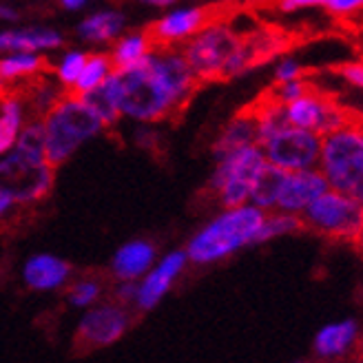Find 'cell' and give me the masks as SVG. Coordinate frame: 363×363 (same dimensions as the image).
Returning a JSON list of instances; mask_svg holds the SVG:
<instances>
[{
	"label": "cell",
	"instance_id": "cell-1",
	"mask_svg": "<svg viewBox=\"0 0 363 363\" xmlns=\"http://www.w3.org/2000/svg\"><path fill=\"white\" fill-rule=\"evenodd\" d=\"M122 118L157 124L186 106L197 78L179 47H155L140 65L120 71Z\"/></svg>",
	"mask_w": 363,
	"mask_h": 363
},
{
	"label": "cell",
	"instance_id": "cell-2",
	"mask_svg": "<svg viewBox=\"0 0 363 363\" xmlns=\"http://www.w3.org/2000/svg\"><path fill=\"white\" fill-rule=\"evenodd\" d=\"M266 211L250 202L240 206H224L222 213H217L206 226L199 228L189 240V262L197 266L215 264L255 244Z\"/></svg>",
	"mask_w": 363,
	"mask_h": 363
},
{
	"label": "cell",
	"instance_id": "cell-3",
	"mask_svg": "<svg viewBox=\"0 0 363 363\" xmlns=\"http://www.w3.org/2000/svg\"><path fill=\"white\" fill-rule=\"evenodd\" d=\"M43 122L45 155L53 169L62 167L84 142L94 140L106 129L94 108L84 102V98L69 94V91L53 104L49 113L43 116Z\"/></svg>",
	"mask_w": 363,
	"mask_h": 363
},
{
	"label": "cell",
	"instance_id": "cell-4",
	"mask_svg": "<svg viewBox=\"0 0 363 363\" xmlns=\"http://www.w3.org/2000/svg\"><path fill=\"white\" fill-rule=\"evenodd\" d=\"M244 35L233 25V21L213 18L193 38L179 47L197 82L226 80V67L233 53L242 45Z\"/></svg>",
	"mask_w": 363,
	"mask_h": 363
},
{
	"label": "cell",
	"instance_id": "cell-5",
	"mask_svg": "<svg viewBox=\"0 0 363 363\" xmlns=\"http://www.w3.org/2000/svg\"><path fill=\"white\" fill-rule=\"evenodd\" d=\"M266 167L268 160L259 144H248V147L215 157V169L211 173L208 186L222 206L248 204Z\"/></svg>",
	"mask_w": 363,
	"mask_h": 363
},
{
	"label": "cell",
	"instance_id": "cell-6",
	"mask_svg": "<svg viewBox=\"0 0 363 363\" xmlns=\"http://www.w3.org/2000/svg\"><path fill=\"white\" fill-rule=\"evenodd\" d=\"M317 167L333 189L352 191L363 173V120L352 118L341 129L321 135Z\"/></svg>",
	"mask_w": 363,
	"mask_h": 363
},
{
	"label": "cell",
	"instance_id": "cell-7",
	"mask_svg": "<svg viewBox=\"0 0 363 363\" xmlns=\"http://www.w3.org/2000/svg\"><path fill=\"white\" fill-rule=\"evenodd\" d=\"M301 222L321 238L352 242L363 222V204L352 193L330 186L301 213Z\"/></svg>",
	"mask_w": 363,
	"mask_h": 363
},
{
	"label": "cell",
	"instance_id": "cell-8",
	"mask_svg": "<svg viewBox=\"0 0 363 363\" xmlns=\"http://www.w3.org/2000/svg\"><path fill=\"white\" fill-rule=\"evenodd\" d=\"M56 184V169L47 160H33L11 149L0 155V191L9 193L21 206L47 199Z\"/></svg>",
	"mask_w": 363,
	"mask_h": 363
},
{
	"label": "cell",
	"instance_id": "cell-9",
	"mask_svg": "<svg viewBox=\"0 0 363 363\" xmlns=\"http://www.w3.org/2000/svg\"><path fill=\"white\" fill-rule=\"evenodd\" d=\"M259 147L268 164L281 171H303L315 169L319 164L321 135L315 131L299 129V126H293L288 122L275 135L264 140Z\"/></svg>",
	"mask_w": 363,
	"mask_h": 363
},
{
	"label": "cell",
	"instance_id": "cell-10",
	"mask_svg": "<svg viewBox=\"0 0 363 363\" xmlns=\"http://www.w3.org/2000/svg\"><path fill=\"white\" fill-rule=\"evenodd\" d=\"M284 108H286V120L290 124L306 131H315L319 135L333 133L354 118L346 106H341L328 94L317 89H308L303 96H299L295 102L286 104Z\"/></svg>",
	"mask_w": 363,
	"mask_h": 363
},
{
	"label": "cell",
	"instance_id": "cell-11",
	"mask_svg": "<svg viewBox=\"0 0 363 363\" xmlns=\"http://www.w3.org/2000/svg\"><path fill=\"white\" fill-rule=\"evenodd\" d=\"M86 311L78 325V341L89 348L113 346L129 330V313L122 303H100Z\"/></svg>",
	"mask_w": 363,
	"mask_h": 363
},
{
	"label": "cell",
	"instance_id": "cell-12",
	"mask_svg": "<svg viewBox=\"0 0 363 363\" xmlns=\"http://www.w3.org/2000/svg\"><path fill=\"white\" fill-rule=\"evenodd\" d=\"M213 21L206 7H171L149 27L155 47H184L193 35Z\"/></svg>",
	"mask_w": 363,
	"mask_h": 363
},
{
	"label": "cell",
	"instance_id": "cell-13",
	"mask_svg": "<svg viewBox=\"0 0 363 363\" xmlns=\"http://www.w3.org/2000/svg\"><path fill=\"white\" fill-rule=\"evenodd\" d=\"M189 264L186 250H173L164 255L160 262L151 266V270L138 281V297L135 306L140 311H153V308L167 297V293L173 288L177 277L184 272Z\"/></svg>",
	"mask_w": 363,
	"mask_h": 363
},
{
	"label": "cell",
	"instance_id": "cell-14",
	"mask_svg": "<svg viewBox=\"0 0 363 363\" xmlns=\"http://www.w3.org/2000/svg\"><path fill=\"white\" fill-rule=\"evenodd\" d=\"M328 189H330V184H328V179L323 177V173L319 171V167L303 169V171H286L281 177V184H279L275 211L301 215L323 191H328Z\"/></svg>",
	"mask_w": 363,
	"mask_h": 363
},
{
	"label": "cell",
	"instance_id": "cell-15",
	"mask_svg": "<svg viewBox=\"0 0 363 363\" xmlns=\"http://www.w3.org/2000/svg\"><path fill=\"white\" fill-rule=\"evenodd\" d=\"M71 264L51 252H35L23 266V281L35 293H51L60 290L71 279Z\"/></svg>",
	"mask_w": 363,
	"mask_h": 363
},
{
	"label": "cell",
	"instance_id": "cell-16",
	"mask_svg": "<svg viewBox=\"0 0 363 363\" xmlns=\"http://www.w3.org/2000/svg\"><path fill=\"white\" fill-rule=\"evenodd\" d=\"M157 262V250L149 240H131L122 244L111 259V275L118 281H140Z\"/></svg>",
	"mask_w": 363,
	"mask_h": 363
},
{
	"label": "cell",
	"instance_id": "cell-17",
	"mask_svg": "<svg viewBox=\"0 0 363 363\" xmlns=\"http://www.w3.org/2000/svg\"><path fill=\"white\" fill-rule=\"evenodd\" d=\"M49 62L43 53L11 51L0 56V94L11 89H21L27 82L47 74Z\"/></svg>",
	"mask_w": 363,
	"mask_h": 363
},
{
	"label": "cell",
	"instance_id": "cell-18",
	"mask_svg": "<svg viewBox=\"0 0 363 363\" xmlns=\"http://www.w3.org/2000/svg\"><path fill=\"white\" fill-rule=\"evenodd\" d=\"M62 43H65L62 33L51 27L0 29V53H11V51L49 53V51H58Z\"/></svg>",
	"mask_w": 363,
	"mask_h": 363
},
{
	"label": "cell",
	"instance_id": "cell-19",
	"mask_svg": "<svg viewBox=\"0 0 363 363\" xmlns=\"http://www.w3.org/2000/svg\"><path fill=\"white\" fill-rule=\"evenodd\" d=\"M29 118V106L21 89H11L0 94V155L9 153L16 147L23 126Z\"/></svg>",
	"mask_w": 363,
	"mask_h": 363
},
{
	"label": "cell",
	"instance_id": "cell-20",
	"mask_svg": "<svg viewBox=\"0 0 363 363\" xmlns=\"http://www.w3.org/2000/svg\"><path fill=\"white\" fill-rule=\"evenodd\" d=\"M124 27L126 16L120 9H98L78 23L76 35L86 45H111L124 33Z\"/></svg>",
	"mask_w": 363,
	"mask_h": 363
},
{
	"label": "cell",
	"instance_id": "cell-21",
	"mask_svg": "<svg viewBox=\"0 0 363 363\" xmlns=\"http://www.w3.org/2000/svg\"><path fill=\"white\" fill-rule=\"evenodd\" d=\"M357 337L359 323L352 319L323 325L315 337V352L321 361H337L352 350Z\"/></svg>",
	"mask_w": 363,
	"mask_h": 363
},
{
	"label": "cell",
	"instance_id": "cell-22",
	"mask_svg": "<svg viewBox=\"0 0 363 363\" xmlns=\"http://www.w3.org/2000/svg\"><path fill=\"white\" fill-rule=\"evenodd\" d=\"M84 102L94 108L96 116L102 120V124L106 126H116L122 118L120 111V100H122V76L116 69L111 76H108L98 89H94L91 94L82 96Z\"/></svg>",
	"mask_w": 363,
	"mask_h": 363
},
{
	"label": "cell",
	"instance_id": "cell-23",
	"mask_svg": "<svg viewBox=\"0 0 363 363\" xmlns=\"http://www.w3.org/2000/svg\"><path fill=\"white\" fill-rule=\"evenodd\" d=\"M111 45L113 47H111V51H108V56H111L113 67L118 71H124V69H131V67L140 65L155 49L149 29L147 31H126Z\"/></svg>",
	"mask_w": 363,
	"mask_h": 363
},
{
	"label": "cell",
	"instance_id": "cell-24",
	"mask_svg": "<svg viewBox=\"0 0 363 363\" xmlns=\"http://www.w3.org/2000/svg\"><path fill=\"white\" fill-rule=\"evenodd\" d=\"M255 142H257L255 116H252V111H244L240 116H235L220 131V135H217L213 144V157L226 155L235 149L248 147V144H255Z\"/></svg>",
	"mask_w": 363,
	"mask_h": 363
},
{
	"label": "cell",
	"instance_id": "cell-25",
	"mask_svg": "<svg viewBox=\"0 0 363 363\" xmlns=\"http://www.w3.org/2000/svg\"><path fill=\"white\" fill-rule=\"evenodd\" d=\"M113 71H116L113 60H111V56H108L106 51H94V53H89L82 74H80V78L76 80L74 89H71L69 94H76V96L91 94V91L98 89L108 76L113 74Z\"/></svg>",
	"mask_w": 363,
	"mask_h": 363
},
{
	"label": "cell",
	"instance_id": "cell-26",
	"mask_svg": "<svg viewBox=\"0 0 363 363\" xmlns=\"http://www.w3.org/2000/svg\"><path fill=\"white\" fill-rule=\"evenodd\" d=\"M301 228H303L301 215L284 213V211H268L266 217H264V222H262V228L257 233V242L255 244H264V242H270V240L284 238V235L299 233Z\"/></svg>",
	"mask_w": 363,
	"mask_h": 363
},
{
	"label": "cell",
	"instance_id": "cell-27",
	"mask_svg": "<svg viewBox=\"0 0 363 363\" xmlns=\"http://www.w3.org/2000/svg\"><path fill=\"white\" fill-rule=\"evenodd\" d=\"M89 58V51H82V49H67L62 56H58L56 65L49 67V74L58 80V84L65 89V91H71L76 84V80L80 78L82 69H84V62Z\"/></svg>",
	"mask_w": 363,
	"mask_h": 363
},
{
	"label": "cell",
	"instance_id": "cell-28",
	"mask_svg": "<svg viewBox=\"0 0 363 363\" xmlns=\"http://www.w3.org/2000/svg\"><path fill=\"white\" fill-rule=\"evenodd\" d=\"M286 171L277 169L268 164L257 182L255 191L250 195V204L259 206L262 211H275V204H277V193H279V184H281V177H284Z\"/></svg>",
	"mask_w": 363,
	"mask_h": 363
},
{
	"label": "cell",
	"instance_id": "cell-29",
	"mask_svg": "<svg viewBox=\"0 0 363 363\" xmlns=\"http://www.w3.org/2000/svg\"><path fill=\"white\" fill-rule=\"evenodd\" d=\"M13 149L21 151L27 157H33V160H47V155H45V122H43V118L31 116L25 122L21 138H18Z\"/></svg>",
	"mask_w": 363,
	"mask_h": 363
},
{
	"label": "cell",
	"instance_id": "cell-30",
	"mask_svg": "<svg viewBox=\"0 0 363 363\" xmlns=\"http://www.w3.org/2000/svg\"><path fill=\"white\" fill-rule=\"evenodd\" d=\"M102 295V284L98 279H78L74 286H69L67 299L74 308H91L96 306Z\"/></svg>",
	"mask_w": 363,
	"mask_h": 363
},
{
	"label": "cell",
	"instance_id": "cell-31",
	"mask_svg": "<svg viewBox=\"0 0 363 363\" xmlns=\"http://www.w3.org/2000/svg\"><path fill=\"white\" fill-rule=\"evenodd\" d=\"M311 89V84H308L303 78H297V80H290V82H277L275 89L270 91L268 98H272L275 102L279 104H290V102H295L299 96H303L306 91Z\"/></svg>",
	"mask_w": 363,
	"mask_h": 363
},
{
	"label": "cell",
	"instance_id": "cell-32",
	"mask_svg": "<svg viewBox=\"0 0 363 363\" xmlns=\"http://www.w3.org/2000/svg\"><path fill=\"white\" fill-rule=\"evenodd\" d=\"M272 78H275V84L277 82H290V80L303 78V67H301V62L297 58L284 56V58L277 60L275 71H272Z\"/></svg>",
	"mask_w": 363,
	"mask_h": 363
},
{
	"label": "cell",
	"instance_id": "cell-33",
	"mask_svg": "<svg viewBox=\"0 0 363 363\" xmlns=\"http://www.w3.org/2000/svg\"><path fill=\"white\" fill-rule=\"evenodd\" d=\"M323 9L337 18H348L363 11V0H323Z\"/></svg>",
	"mask_w": 363,
	"mask_h": 363
},
{
	"label": "cell",
	"instance_id": "cell-34",
	"mask_svg": "<svg viewBox=\"0 0 363 363\" xmlns=\"http://www.w3.org/2000/svg\"><path fill=\"white\" fill-rule=\"evenodd\" d=\"M133 138H135V144L142 149H151L160 142V131L155 129V124L151 122H142L138 124V129L133 131Z\"/></svg>",
	"mask_w": 363,
	"mask_h": 363
},
{
	"label": "cell",
	"instance_id": "cell-35",
	"mask_svg": "<svg viewBox=\"0 0 363 363\" xmlns=\"http://www.w3.org/2000/svg\"><path fill=\"white\" fill-rule=\"evenodd\" d=\"M275 5L284 13H295V11H303V9L323 7V0H277Z\"/></svg>",
	"mask_w": 363,
	"mask_h": 363
},
{
	"label": "cell",
	"instance_id": "cell-36",
	"mask_svg": "<svg viewBox=\"0 0 363 363\" xmlns=\"http://www.w3.org/2000/svg\"><path fill=\"white\" fill-rule=\"evenodd\" d=\"M339 76L346 80L348 84L363 89V62H348L339 69Z\"/></svg>",
	"mask_w": 363,
	"mask_h": 363
},
{
	"label": "cell",
	"instance_id": "cell-37",
	"mask_svg": "<svg viewBox=\"0 0 363 363\" xmlns=\"http://www.w3.org/2000/svg\"><path fill=\"white\" fill-rule=\"evenodd\" d=\"M138 297V281H120L116 288V301L122 306H129L135 303Z\"/></svg>",
	"mask_w": 363,
	"mask_h": 363
},
{
	"label": "cell",
	"instance_id": "cell-38",
	"mask_svg": "<svg viewBox=\"0 0 363 363\" xmlns=\"http://www.w3.org/2000/svg\"><path fill=\"white\" fill-rule=\"evenodd\" d=\"M18 206H21V204H18L9 193L0 191V222L7 220L9 215H13V211H16Z\"/></svg>",
	"mask_w": 363,
	"mask_h": 363
},
{
	"label": "cell",
	"instance_id": "cell-39",
	"mask_svg": "<svg viewBox=\"0 0 363 363\" xmlns=\"http://www.w3.org/2000/svg\"><path fill=\"white\" fill-rule=\"evenodd\" d=\"M18 9H13L11 5H3L0 3V23H16L18 21Z\"/></svg>",
	"mask_w": 363,
	"mask_h": 363
},
{
	"label": "cell",
	"instance_id": "cell-40",
	"mask_svg": "<svg viewBox=\"0 0 363 363\" xmlns=\"http://www.w3.org/2000/svg\"><path fill=\"white\" fill-rule=\"evenodd\" d=\"M58 3L67 11H78V9H84L89 5V0H58Z\"/></svg>",
	"mask_w": 363,
	"mask_h": 363
},
{
	"label": "cell",
	"instance_id": "cell-41",
	"mask_svg": "<svg viewBox=\"0 0 363 363\" xmlns=\"http://www.w3.org/2000/svg\"><path fill=\"white\" fill-rule=\"evenodd\" d=\"M140 3L149 5V7H160V9H171L179 0H140Z\"/></svg>",
	"mask_w": 363,
	"mask_h": 363
},
{
	"label": "cell",
	"instance_id": "cell-42",
	"mask_svg": "<svg viewBox=\"0 0 363 363\" xmlns=\"http://www.w3.org/2000/svg\"><path fill=\"white\" fill-rule=\"evenodd\" d=\"M352 244H354L357 252H359V255H361V259H363V222H361V226H359V230H357V235H354Z\"/></svg>",
	"mask_w": 363,
	"mask_h": 363
},
{
	"label": "cell",
	"instance_id": "cell-43",
	"mask_svg": "<svg viewBox=\"0 0 363 363\" xmlns=\"http://www.w3.org/2000/svg\"><path fill=\"white\" fill-rule=\"evenodd\" d=\"M357 199H359V202L363 204V173H361V177L357 179V184L352 186V191H350Z\"/></svg>",
	"mask_w": 363,
	"mask_h": 363
}]
</instances>
